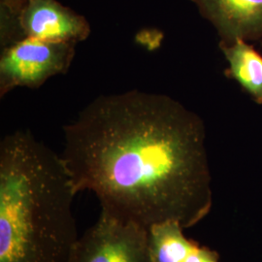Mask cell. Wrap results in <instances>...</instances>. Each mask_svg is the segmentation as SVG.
<instances>
[{"mask_svg":"<svg viewBox=\"0 0 262 262\" xmlns=\"http://www.w3.org/2000/svg\"><path fill=\"white\" fill-rule=\"evenodd\" d=\"M60 155L76 192L149 229L199 224L213 205L204 122L168 95H102L63 128Z\"/></svg>","mask_w":262,"mask_h":262,"instance_id":"1","label":"cell"},{"mask_svg":"<svg viewBox=\"0 0 262 262\" xmlns=\"http://www.w3.org/2000/svg\"><path fill=\"white\" fill-rule=\"evenodd\" d=\"M75 188L60 155L28 130L0 143V262H72Z\"/></svg>","mask_w":262,"mask_h":262,"instance_id":"2","label":"cell"},{"mask_svg":"<svg viewBox=\"0 0 262 262\" xmlns=\"http://www.w3.org/2000/svg\"><path fill=\"white\" fill-rule=\"evenodd\" d=\"M75 47L25 37L1 48L0 97L19 86L36 90L50 78L66 74L74 59Z\"/></svg>","mask_w":262,"mask_h":262,"instance_id":"3","label":"cell"},{"mask_svg":"<svg viewBox=\"0 0 262 262\" xmlns=\"http://www.w3.org/2000/svg\"><path fill=\"white\" fill-rule=\"evenodd\" d=\"M72 262H154L148 229L101 208L80 237Z\"/></svg>","mask_w":262,"mask_h":262,"instance_id":"4","label":"cell"},{"mask_svg":"<svg viewBox=\"0 0 262 262\" xmlns=\"http://www.w3.org/2000/svg\"><path fill=\"white\" fill-rule=\"evenodd\" d=\"M16 23L21 37L77 45L91 34L84 16L56 0H29Z\"/></svg>","mask_w":262,"mask_h":262,"instance_id":"5","label":"cell"},{"mask_svg":"<svg viewBox=\"0 0 262 262\" xmlns=\"http://www.w3.org/2000/svg\"><path fill=\"white\" fill-rule=\"evenodd\" d=\"M217 31L221 42L262 38V0H190Z\"/></svg>","mask_w":262,"mask_h":262,"instance_id":"6","label":"cell"},{"mask_svg":"<svg viewBox=\"0 0 262 262\" xmlns=\"http://www.w3.org/2000/svg\"><path fill=\"white\" fill-rule=\"evenodd\" d=\"M176 222L152 225L148 230L154 262H220L219 253L187 238Z\"/></svg>","mask_w":262,"mask_h":262,"instance_id":"7","label":"cell"},{"mask_svg":"<svg viewBox=\"0 0 262 262\" xmlns=\"http://www.w3.org/2000/svg\"><path fill=\"white\" fill-rule=\"evenodd\" d=\"M220 48L228 62L225 76L235 80L255 103L261 105V55L243 39H237L231 44L220 42Z\"/></svg>","mask_w":262,"mask_h":262,"instance_id":"8","label":"cell"},{"mask_svg":"<svg viewBox=\"0 0 262 262\" xmlns=\"http://www.w3.org/2000/svg\"><path fill=\"white\" fill-rule=\"evenodd\" d=\"M29 0H0V19H16Z\"/></svg>","mask_w":262,"mask_h":262,"instance_id":"9","label":"cell"}]
</instances>
